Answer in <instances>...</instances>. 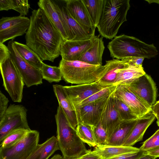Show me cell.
I'll list each match as a JSON object with an SVG mask.
<instances>
[{
	"label": "cell",
	"mask_w": 159,
	"mask_h": 159,
	"mask_svg": "<svg viewBox=\"0 0 159 159\" xmlns=\"http://www.w3.org/2000/svg\"><path fill=\"white\" fill-rule=\"evenodd\" d=\"M108 98L102 101L90 103L78 108L76 112L79 124L82 123L91 126L97 125Z\"/></svg>",
	"instance_id": "obj_18"
},
{
	"label": "cell",
	"mask_w": 159,
	"mask_h": 159,
	"mask_svg": "<svg viewBox=\"0 0 159 159\" xmlns=\"http://www.w3.org/2000/svg\"><path fill=\"white\" fill-rule=\"evenodd\" d=\"M55 95L60 105L72 127L75 129L79 124L75 108L68 98L64 86L59 84L53 85Z\"/></svg>",
	"instance_id": "obj_21"
},
{
	"label": "cell",
	"mask_w": 159,
	"mask_h": 159,
	"mask_svg": "<svg viewBox=\"0 0 159 159\" xmlns=\"http://www.w3.org/2000/svg\"><path fill=\"white\" fill-rule=\"evenodd\" d=\"M11 9V0H0V11H8Z\"/></svg>",
	"instance_id": "obj_42"
},
{
	"label": "cell",
	"mask_w": 159,
	"mask_h": 159,
	"mask_svg": "<svg viewBox=\"0 0 159 159\" xmlns=\"http://www.w3.org/2000/svg\"><path fill=\"white\" fill-rule=\"evenodd\" d=\"M83 155L77 157H70L66 158H64L63 157V159H79L81 157H82Z\"/></svg>",
	"instance_id": "obj_47"
},
{
	"label": "cell",
	"mask_w": 159,
	"mask_h": 159,
	"mask_svg": "<svg viewBox=\"0 0 159 159\" xmlns=\"http://www.w3.org/2000/svg\"><path fill=\"white\" fill-rule=\"evenodd\" d=\"M11 9L14 10L20 14V16L27 14L30 8L28 0H11Z\"/></svg>",
	"instance_id": "obj_36"
},
{
	"label": "cell",
	"mask_w": 159,
	"mask_h": 159,
	"mask_svg": "<svg viewBox=\"0 0 159 159\" xmlns=\"http://www.w3.org/2000/svg\"><path fill=\"white\" fill-rule=\"evenodd\" d=\"M95 36L87 39L65 41L60 49L62 59L68 61H79L84 53L92 44Z\"/></svg>",
	"instance_id": "obj_17"
},
{
	"label": "cell",
	"mask_w": 159,
	"mask_h": 159,
	"mask_svg": "<svg viewBox=\"0 0 159 159\" xmlns=\"http://www.w3.org/2000/svg\"><path fill=\"white\" fill-rule=\"evenodd\" d=\"M55 1L65 25L68 40L87 39L94 36L86 32L72 17L66 8L65 0Z\"/></svg>",
	"instance_id": "obj_13"
},
{
	"label": "cell",
	"mask_w": 159,
	"mask_h": 159,
	"mask_svg": "<svg viewBox=\"0 0 159 159\" xmlns=\"http://www.w3.org/2000/svg\"><path fill=\"white\" fill-rule=\"evenodd\" d=\"M129 0H104L102 12L97 26L103 37L111 39L116 36L122 24L127 21L130 7Z\"/></svg>",
	"instance_id": "obj_4"
},
{
	"label": "cell",
	"mask_w": 159,
	"mask_h": 159,
	"mask_svg": "<svg viewBox=\"0 0 159 159\" xmlns=\"http://www.w3.org/2000/svg\"><path fill=\"white\" fill-rule=\"evenodd\" d=\"M145 152L146 154L153 156L157 158L159 157V147Z\"/></svg>",
	"instance_id": "obj_43"
},
{
	"label": "cell",
	"mask_w": 159,
	"mask_h": 159,
	"mask_svg": "<svg viewBox=\"0 0 159 159\" xmlns=\"http://www.w3.org/2000/svg\"><path fill=\"white\" fill-rule=\"evenodd\" d=\"M103 37L95 36L90 46L84 53L79 61L90 64L102 65V56L105 49Z\"/></svg>",
	"instance_id": "obj_23"
},
{
	"label": "cell",
	"mask_w": 159,
	"mask_h": 159,
	"mask_svg": "<svg viewBox=\"0 0 159 159\" xmlns=\"http://www.w3.org/2000/svg\"><path fill=\"white\" fill-rule=\"evenodd\" d=\"M39 138L38 131H29L14 146L8 148H0V159H27L39 144Z\"/></svg>",
	"instance_id": "obj_8"
},
{
	"label": "cell",
	"mask_w": 159,
	"mask_h": 159,
	"mask_svg": "<svg viewBox=\"0 0 159 159\" xmlns=\"http://www.w3.org/2000/svg\"><path fill=\"white\" fill-rule=\"evenodd\" d=\"M137 119L133 120L122 121L108 138L106 145L123 146L136 124Z\"/></svg>",
	"instance_id": "obj_25"
},
{
	"label": "cell",
	"mask_w": 159,
	"mask_h": 159,
	"mask_svg": "<svg viewBox=\"0 0 159 159\" xmlns=\"http://www.w3.org/2000/svg\"><path fill=\"white\" fill-rule=\"evenodd\" d=\"M152 111L156 117L159 116V100L151 107Z\"/></svg>",
	"instance_id": "obj_44"
},
{
	"label": "cell",
	"mask_w": 159,
	"mask_h": 159,
	"mask_svg": "<svg viewBox=\"0 0 159 159\" xmlns=\"http://www.w3.org/2000/svg\"><path fill=\"white\" fill-rule=\"evenodd\" d=\"M10 56V52L8 47L3 43H0V62Z\"/></svg>",
	"instance_id": "obj_40"
},
{
	"label": "cell",
	"mask_w": 159,
	"mask_h": 159,
	"mask_svg": "<svg viewBox=\"0 0 159 159\" xmlns=\"http://www.w3.org/2000/svg\"><path fill=\"white\" fill-rule=\"evenodd\" d=\"M156 118L157 119V125L159 127V116L157 117Z\"/></svg>",
	"instance_id": "obj_49"
},
{
	"label": "cell",
	"mask_w": 159,
	"mask_h": 159,
	"mask_svg": "<svg viewBox=\"0 0 159 159\" xmlns=\"http://www.w3.org/2000/svg\"><path fill=\"white\" fill-rule=\"evenodd\" d=\"M57 138L59 150L64 158L77 157L88 152L85 144L78 135L76 129L70 124L60 105L55 115Z\"/></svg>",
	"instance_id": "obj_2"
},
{
	"label": "cell",
	"mask_w": 159,
	"mask_h": 159,
	"mask_svg": "<svg viewBox=\"0 0 159 159\" xmlns=\"http://www.w3.org/2000/svg\"><path fill=\"white\" fill-rule=\"evenodd\" d=\"M76 130L77 133L81 140L90 147H95L96 144L92 126L80 123L78 124Z\"/></svg>",
	"instance_id": "obj_31"
},
{
	"label": "cell",
	"mask_w": 159,
	"mask_h": 159,
	"mask_svg": "<svg viewBox=\"0 0 159 159\" xmlns=\"http://www.w3.org/2000/svg\"><path fill=\"white\" fill-rule=\"evenodd\" d=\"M115 97L127 105L140 118L152 111L151 108L139 98L126 85L116 86L114 92Z\"/></svg>",
	"instance_id": "obj_12"
},
{
	"label": "cell",
	"mask_w": 159,
	"mask_h": 159,
	"mask_svg": "<svg viewBox=\"0 0 159 159\" xmlns=\"http://www.w3.org/2000/svg\"><path fill=\"white\" fill-rule=\"evenodd\" d=\"M158 147H159V129L143 143L139 149L143 151H146Z\"/></svg>",
	"instance_id": "obj_37"
},
{
	"label": "cell",
	"mask_w": 159,
	"mask_h": 159,
	"mask_svg": "<svg viewBox=\"0 0 159 159\" xmlns=\"http://www.w3.org/2000/svg\"><path fill=\"white\" fill-rule=\"evenodd\" d=\"M25 35L26 45L43 61L53 62L60 55L65 41L61 33L45 12L39 8L33 10Z\"/></svg>",
	"instance_id": "obj_1"
},
{
	"label": "cell",
	"mask_w": 159,
	"mask_h": 159,
	"mask_svg": "<svg viewBox=\"0 0 159 159\" xmlns=\"http://www.w3.org/2000/svg\"><path fill=\"white\" fill-rule=\"evenodd\" d=\"M107 47L113 59L122 60L129 57H155L158 51L153 44H149L134 37L124 34L116 36Z\"/></svg>",
	"instance_id": "obj_3"
},
{
	"label": "cell",
	"mask_w": 159,
	"mask_h": 159,
	"mask_svg": "<svg viewBox=\"0 0 159 159\" xmlns=\"http://www.w3.org/2000/svg\"><path fill=\"white\" fill-rule=\"evenodd\" d=\"M126 86L151 108L156 102V84L151 76L147 74L139 77Z\"/></svg>",
	"instance_id": "obj_11"
},
{
	"label": "cell",
	"mask_w": 159,
	"mask_h": 159,
	"mask_svg": "<svg viewBox=\"0 0 159 159\" xmlns=\"http://www.w3.org/2000/svg\"><path fill=\"white\" fill-rule=\"evenodd\" d=\"M114 91L108 98L103 108L99 121L106 131L108 139L122 121L116 108L114 94Z\"/></svg>",
	"instance_id": "obj_15"
},
{
	"label": "cell",
	"mask_w": 159,
	"mask_h": 159,
	"mask_svg": "<svg viewBox=\"0 0 159 159\" xmlns=\"http://www.w3.org/2000/svg\"><path fill=\"white\" fill-rule=\"evenodd\" d=\"M58 67L62 79L66 82L81 84L96 82L102 72L104 66L94 65L80 61L61 59Z\"/></svg>",
	"instance_id": "obj_5"
},
{
	"label": "cell",
	"mask_w": 159,
	"mask_h": 159,
	"mask_svg": "<svg viewBox=\"0 0 159 159\" xmlns=\"http://www.w3.org/2000/svg\"><path fill=\"white\" fill-rule=\"evenodd\" d=\"M92 129L96 145H106L108 136L100 122L95 126H92Z\"/></svg>",
	"instance_id": "obj_35"
},
{
	"label": "cell",
	"mask_w": 159,
	"mask_h": 159,
	"mask_svg": "<svg viewBox=\"0 0 159 159\" xmlns=\"http://www.w3.org/2000/svg\"><path fill=\"white\" fill-rule=\"evenodd\" d=\"M11 57L20 72L25 83L28 87L43 83V77L40 69L31 65L24 59L16 50L14 41L11 40L7 46Z\"/></svg>",
	"instance_id": "obj_9"
},
{
	"label": "cell",
	"mask_w": 159,
	"mask_h": 159,
	"mask_svg": "<svg viewBox=\"0 0 159 159\" xmlns=\"http://www.w3.org/2000/svg\"><path fill=\"white\" fill-rule=\"evenodd\" d=\"M156 158H157L155 157L145 154L138 159H156Z\"/></svg>",
	"instance_id": "obj_45"
},
{
	"label": "cell",
	"mask_w": 159,
	"mask_h": 159,
	"mask_svg": "<svg viewBox=\"0 0 159 159\" xmlns=\"http://www.w3.org/2000/svg\"><path fill=\"white\" fill-rule=\"evenodd\" d=\"M8 98L0 91V119H1L8 108L9 102Z\"/></svg>",
	"instance_id": "obj_39"
},
{
	"label": "cell",
	"mask_w": 159,
	"mask_h": 159,
	"mask_svg": "<svg viewBox=\"0 0 159 159\" xmlns=\"http://www.w3.org/2000/svg\"><path fill=\"white\" fill-rule=\"evenodd\" d=\"M64 88L66 95L75 108L81 102L106 88L96 82L65 86Z\"/></svg>",
	"instance_id": "obj_16"
},
{
	"label": "cell",
	"mask_w": 159,
	"mask_h": 159,
	"mask_svg": "<svg viewBox=\"0 0 159 159\" xmlns=\"http://www.w3.org/2000/svg\"><path fill=\"white\" fill-rule=\"evenodd\" d=\"M79 159H102L101 157L94 150H88L85 154Z\"/></svg>",
	"instance_id": "obj_41"
},
{
	"label": "cell",
	"mask_w": 159,
	"mask_h": 159,
	"mask_svg": "<svg viewBox=\"0 0 159 159\" xmlns=\"http://www.w3.org/2000/svg\"><path fill=\"white\" fill-rule=\"evenodd\" d=\"M27 110L21 105L10 104L0 119V143L8 135L21 129L29 130Z\"/></svg>",
	"instance_id": "obj_7"
},
{
	"label": "cell",
	"mask_w": 159,
	"mask_h": 159,
	"mask_svg": "<svg viewBox=\"0 0 159 159\" xmlns=\"http://www.w3.org/2000/svg\"><path fill=\"white\" fill-rule=\"evenodd\" d=\"M156 119L152 111L141 118L138 119L123 146H132L137 142L142 140L146 131Z\"/></svg>",
	"instance_id": "obj_22"
},
{
	"label": "cell",
	"mask_w": 159,
	"mask_h": 159,
	"mask_svg": "<svg viewBox=\"0 0 159 159\" xmlns=\"http://www.w3.org/2000/svg\"><path fill=\"white\" fill-rule=\"evenodd\" d=\"M66 8L72 17L87 33L94 36L95 28L82 0H65Z\"/></svg>",
	"instance_id": "obj_14"
},
{
	"label": "cell",
	"mask_w": 159,
	"mask_h": 159,
	"mask_svg": "<svg viewBox=\"0 0 159 159\" xmlns=\"http://www.w3.org/2000/svg\"><path fill=\"white\" fill-rule=\"evenodd\" d=\"M59 150L57 137L53 136L41 144H38L27 159H48Z\"/></svg>",
	"instance_id": "obj_26"
},
{
	"label": "cell",
	"mask_w": 159,
	"mask_h": 159,
	"mask_svg": "<svg viewBox=\"0 0 159 159\" xmlns=\"http://www.w3.org/2000/svg\"><path fill=\"white\" fill-rule=\"evenodd\" d=\"M30 19L23 16L2 17L0 20V43L26 34L30 24Z\"/></svg>",
	"instance_id": "obj_10"
},
{
	"label": "cell",
	"mask_w": 159,
	"mask_h": 159,
	"mask_svg": "<svg viewBox=\"0 0 159 159\" xmlns=\"http://www.w3.org/2000/svg\"><path fill=\"white\" fill-rule=\"evenodd\" d=\"M29 131L30 130L21 129L14 131L0 143V148H8L14 146L20 141Z\"/></svg>",
	"instance_id": "obj_34"
},
{
	"label": "cell",
	"mask_w": 159,
	"mask_h": 159,
	"mask_svg": "<svg viewBox=\"0 0 159 159\" xmlns=\"http://www.w3.org/2000/svg\"><path fill=\"white\" fill-rule=\"evenodd\" d=\"M38 5L61 33L65 41L68 40L65 25L55 0H40Z\"/></svg>",
	"instance_id": "obj_20"
},
{
	"label": "cell",
	"mask_w": 159,
	"mask_h": 159,
	"mask_svg": "<svg viewBox=\"0 0 159 159\" xmlns=\"http://www.w3.org/2000/svg\"><path fill=\"white\" fill-rule=\"evenodd\" d=\"M145 74L142 66L129 65L119 70L114 85H129L136 79Z\"/></svg>",
	"instance_id": "obj_27"
},
{
	"label": "cell",
	"mask_w": 159,
	"mask_h": 159,
	"mask_svg": "<svg viewBox=\"0 0 159 159\" xmlns=\"http://www.w3.org/2000/svg\"><path fill=\"white\" fill-rule=\"evenodd\" d=\"M114 97L116 108L122 121L135 120L138 119L135 113L123 102L114 95Z\"/></svg>",
	"instance_id": "obj_33"
},
{
	"label": "cell",
	"mask_w": 159,
	"mask_h": 159,
	"mask_svg": "<svg viewBox=\"0 0 159 159\" xmlns=\"http://www.w3.org/2000/svg\"><path fill=\"white\" fill-rule=\"evenodd\" d=\"M145 1L148 2L149 3L153 2L159 3V0H145Z\"/></svg>",
	"instance_id": "obj_48"
},
{
	"label": "cell",
	"mask_w": 159,
	"mask_h": 159,
	"mask_svg": "<svg viewBox=\"0 0 159 159\" xmlns=\"http://www.w3.org/2000/svg\"><path fill=\"white\" fill-rule=\"evenodd\" d=\"M140 150L139 148L133 146L97 145L93 150L102 159H110L125 154L138 152Z\"/></svg>",
	"instance_id": "obj_24"
},
{
	"label": "cell",
	"mask_w": 159,
	"mask_h": 159,
	"mask_svg": "<svg viewBox=\"0 0 159 159\" xmlns=\"http://www.w3.org/2000/svg\"><path fill=\"white\" fill-rule=\"evenodd\" d=\"M116 86L106 87L84 100L75 107V111L79 108L88 104L99 102L107 98L115 90Z\"/></svg>",
	"instance_id": "obj_30"
},
{
	"label": "cell",
	"mask_w": 159,
	"mask_h": 159,
	"mask_svg": "<svg viewBox=\"0 0 159 159\" xmlns=\"http://www.w3.org/2000/svg\"><path fill=\"white\" fill-rule=\"evenodd\" d=\"M15 47L19 54L31 65L40 69L44 63L39 57L26 44L14 41Z\"/></svg>",
	"instance_id": "obj_28"
},
{
	"label": "cell",
	"mask_w": 159,
	"mask_h": 159,
	"mask_svg": "<svg viewBox=\"0 0 159 159\" xmlns=\"http://www.w3.org/2000/svg\"><path fill=\"white\" fill-rule=\"evenodd\" d=\"M145 154V151L140 150L138 152L125 154L110 159H138Z\"/></svg>",
	"instance_id": "obj_38"
},
{
	"label": "cell",
	"mask_w": 159,
	"mask_h": 159,
	"mask_svg": "<svg viewBox=\"0 0 159 159\" xmlns=\"http://www.w3.org/2000/svg\"><path fill=\"white\" fill-rule=\"evenodd\" d=\"M91 21L96 29L99 23L102 12L104 0H82Z\"/></svg>",
	"instance_id": "obj_29"
},
{
	"label": "cell",
	"mask_w": 159,
	"mask_h": 159,
	"mask_svg": "<svg viewBox=\"0 0 159 159\" xmlns=\"http://www.w3.org/2000/svg\"><path fill=\"white\" fill-rule=\"evenodd\" d=\"M63 157L59 154H56L50 159H63Z\"/></svg>",
	"instance_id": "obj_46"
},
{
	"label": "cell",
	"mask_w": 159,
	"mask_h": 159,
	"mask_svg": "<svg viewBox=\"0 0 159 159\" xmlns=\"http://www.w3.org/2000/svg\"><path fill=\"white\" fill-rule=\"evenodd\" d=\"M40 70L43 79L49 83L59 82L62 80V74L59 67L52 66L44 63Z\"/></svg>",
	"instance_id": "obj_32"
},
{
	"label": "cell",
	"mask_w": 159,
	"mask_h": 159,
	"mask_svg": "<svg viewBox=\"0 0 159 159\" xmlns=\"http://www.w3.org/2000/svg\"><path fill=\"white\" fill-rule=\"evenodd\" d=\"M129 66L127 62L116 59L107 61L102 72L95 82L104 87L114 85L119 70Z\"/></svg>",
	"instance_id": "obj_19"
},
{
	"label": "cell",
	"mask_w": 159,
	"mask_h": 159,
	"mask_svg": "<svg viewBox=\"0 0 159 159\" xmlns=\"http://www.w3.org/2000/svg\"><path fill=\"white\" fill-rule=\"evenodd\" d=\"M0 68L5 90L13 102H21L25 84L11 56L0 62Z\"/></svg>",
	"instance_id": "obj_6"
}]
</instances>
